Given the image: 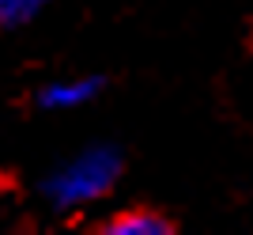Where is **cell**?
<instances>
[{"mask_svg": "<svg viewBox=\"0 0 253 235\" xmlns=\"http://www.w3.org/2000/svg\"><path fill=\"white\" fill-rule=\"evenodd\" d=\"M53 0H0V34H15L31 27Z\"/></svg>", "mask_w": 253, "mask_h": 235, "instance_id": "obj_4", "label": "cell"}, {"mask_svg": "<svg viewBox=\"0 0 253 235\" xmlns=\"http://www.w3.org/2000/svg\"><path fill=\"white\" fill-rule=\"evenodd\" d=\"M121 178H125V152L110 140H95V144H84L80 152L64 156L61 163H53L38 178V197L53 213L72 216L106 201L121 186Z\"/></svg>", "mask_w": 253, "mask_h": 235, "instance_id": "obj_1", "label": "cell"}, {"mask_svg": "<svg viewBox=\"0 0 253 235\" xmlns=\"http://www.w3.org/2000/svg\"><path fill=\"white\" fill-rule=\"evenodd\" d=\"M102 235H174L178 224L170 220L167 213L148 209V205H128V209H117L95 228Z\"/></svg>", "mask_w": 253, "mask_h": 235, "instance_id": "obj_3", "label": "cell"}, {"mask_svg": "<svg viewBox=\"0 0 253 235\" xmlns=\"http://www.w3.org/2000/svg\"><path fill=\"white\" fill-rule=\"evenodd\" d=\"M106 87H110V76L106 72L53 76V80L34 87L31 107L42 110V114H68V110H84V107H91V103H98Z\"/></svg>", "mask_w": 253, "mask_h": 235, "instance_id": "obj_2", "label": "cell"}]
</instances>
